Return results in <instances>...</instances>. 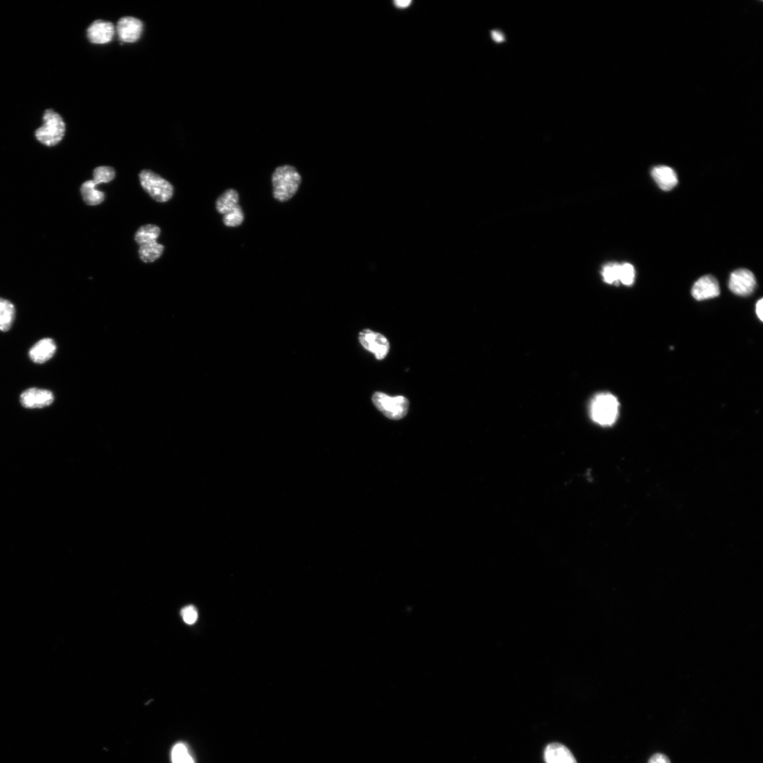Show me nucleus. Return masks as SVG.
<instances>
[{
  "label": "nucleus",
  "mask_w": 763,
  "mask_h": 763,
  "mask_svg": "<svg viewBox=\"0 0 763 763\" xmlns=\"http://www.w3.org/2000/svg\"><path fill=\"white\" fill-rule=\"evenodd\" d=\"M301 182V175L295 166L284 165L277 167L272 175L274 199L279 202L292 200L299 191Z\"/></svg>",
  "instance_id": "f257e3e1"
},
{
  "label": "nucleus",
  "mask_w": 763,
  "mask_h": 763,
  "mask_svg": "<svg viewBox=\"0 0 763 763\" xmlns=\"http://www.w3.org/2000/svg\"><path fill=\"white\" fill-rule=\"evenodd\" d=\"M756 286V280L754 274L746 269H740L735 271L732 274L729 283L731 292L736 295L747 297L753 292Z\"/></svg>",
  "instance_id": "6e6552de"
},
{
  "label": "nucleus",
  "mask_w": 763,
  "mask_h": 763,
  "mask_svg": "<svg viewBox=\"0 0 763 763\" xmlns=\"http://www.w3.org/2000/svg\"><path fill=\"white\" fill-rule=\"evenodd\" d=\"M116 176L115 170L112 167L100 166L94 170V181L96 186L107 184L112 181Z\"/></svg>",
  "instance_id": "aec40b11"
},
{
  "label": "nucleus",
  "mask_w": 763,
  "mask_h": 763,
  "mask_svg": "<svg viewBox=\"0 0 763 763\" xmlns=\"http://www.w3.org/2000/svg\"><path fill=\"white\" fill-rule=\"evenodd\" d=\"M16 309L8 300L0 298V331H9L15 319Z\"/></svg>",
  "instance_id": "dca6fc26"
},
{
  "label": "nucleus",
  "mask_w": 763,
  "mask_h": 763,
  "mask_svg": "<svg viewBox=\"0 0 763 763\" xmlns=\"http://www.w3.org/2000/svg\"><path fill=\"white\" fill-rule=\"evenodd\" d=\"M763 299H760L756 304L755 311L760 321L763 320Z\"/></svg>",
  "instance_id": "bb28decb"
},
{
  "label": "nucleus",
  "mask_w": 763,
  "mask_h": 763,
  "mask_svg": "<svg viewBox=\"0 0 763 763\" xmlns=\"http://www.w3.org/2000/svg\"><path fill=\"white\" fill-rule=\"evenodd\" d=\"M164 249V245L157 241L141 245L139 249V258L143 263H153L161 256Z\"/></svg>",
  "instance_id": "a211bd4d"
},
{
  "label": "nucleus",
  "mask_w": 763,
  "mask_h": 763,
  "mask_svg": "<svg viewBox=\"0 0 763 763\" xmlns=\"http://www.w3.org/2000/svg\"><path fill=\"white\" fill-rule=\"evenodd\" d=\"M648 763H672L670 759L665 754L656 753L649 760Z\"/></svg>",
  "instance_id": "393cba45"
},
{
  "label": "nucleus",
  "mask_w": 763,
  "mask_h": 763,
  "mask_svg": "<svg viewBox=\"0 0 763 763\" xmlns=\"http://www.w3.org/2000/svg\"><path fill=\"white\" fill-rule=\"evenodd\" d=\"M590 416L597 424L610 426L620 414V403L611 393H601L593 399L590 408Z\"/></svg>",
  "instance_id": "7ed1b4c3"
},
{
  "label": "nucleus",
  "mask_w": 763,
  "mask_h": 763,
  "mask_svg": "<svg viewBox=\"0 0 763 763\" xmlns=\"http://www.w3.org/2000/svg\"><path fill=\"white\" fill-rule=\"evenodd\" d=\"M173 763H195L186 746L183 744L175 745L172 751Z\"/></svg>",
  "instance_id": "4be33fe9"
},
{
  "label": "nucleus",
  "mask_w": 763,
  "mask_h": 763,
  "mask_svg": "<svg viewBox=\"0 0 763 763\" xmlns=\"http://www.w3.org/2000/svg\"><path fill=\"white\" fill-rule=\"evenodd\" d=\"M635 271L634 267L629 263L622 265L620 283L626 286H631L635 281Z\"/></svg>",
  "instance_id": "5701e85b"
},
{
  "label": "nucleus",
  "mask_w": 763,
  "mask_h": 763,
  "mask_svg": "<svg viewBox=\"0 0 763 763\" xmlns=\"http://www.w3.org/2000/svg\"><path fill=\"white\" fill-rule=\"evenodd\" d=\"M491 35H492V38L497 43H501L505 40L503 35L501 33H500L499 31L493 30L492 33H491Z\"/></svg>",
  "instance_id": "cd10ccee"
},
{
  "label": "nucleus",
  "mask_w": 763,
  "mask_h": 763,
  "mask_svg": "<svg viewBox=\"0 0 763 763\" xmlns=\"http://www.w3.org/2000/svg\"><path fill=\"white\" fill-rule=\"evenodd\" d=\"M239 194L234 189H228L216 201V209L223 215V223L227 227L236 228L244 222L245 215L239 205Z\"/></svg>",
  "instance_id": "20e7f679"
},
{
  "label": "nucleus",
  "mask_w": 763,
  "mask_h": 763,
  "mask_svg": "<svg viewBox=\"0 0 763 763\" xmlns=\"http://www.w3.org/2000/svg\"><path fill=\"white\" fill-rule=\"evenodd\" d=\"M651 176L658 186L664 191L672 190L678 184V177L674 169L666 166L655 167Z\"/></svg>",
  "instance_id": "2eb2a0df"
},
{
  "label": "nucleus",
  "mask_w": 763,
  "mask_h": 763,
  "mask_svg": "<svg viewBox=\"0 0 763 763\" xmlns=\"http://www.w3.org/2000/svg\"><path fill=\"white\" fill-rule=\"evenodd\" d=\"M96 186L94 180H87L81 187L82 196L88 205H98L105 200L104 193L98 191Z\"/></svg>",
  "instance_id": "f3484780"
},
{
  "label": "nucleus",
  "mask_w": 763,
  "mask_h": 763,
  "mask_svg": "<svg viewBox=\"0 0 763 763\" xmlns=\"http://www.w3.org/2000/svg\"><path fill=\"white\" fill-rule=\"evenodd\" d=\"M412 3V1H411V0H396V1L394 2L395 7L401 9L407 8Z\"/></svg>",
  "instance_id": "a878e982"
},
{
  "label": "nucleus",
  "mask_w": 763,
  "mask_h": 763,
  "mask_svg": "<svg viewBox=\"0 0 763 763\" xmlns=\"http://www.w3.org/2000/svg\"><path fill=\"white\" fill-rule=\"evenodd\" d=\"M161 234V229L155 225H146L140 227L135 234V240L140 246L143 244L156 242Z\"/></svg>",
  "instance_id": "6ab92c4d"
},
{
  "label": "nucleus",
  "mask_w": 763,
  "mask_h": 763,
  "mask_svg": "<svg viewBox=\"0 0 763 763\" xmlns=\"http://www.w3.org/2000/svg\"><path fill=\"white\" fill-rule=\"evenodd\" d=\"M141 187L154 200L159 202H166L173 195L172 185L155 173L150 170H142L139 174Z\"/></svg>",
  "instance_id": "423d86ee"
},
{
  "label": "nucleus",
  "mask_w": 763,
  "mask_h": 763,
  "mask_svg": "<svg viewBox=\"0 0 763 763\" xmlns=\"http://www.w3.org/2000/svg\"><path fill=\"white\" fill-rule=\"evenodd\" d=\"M181 615L184 622L188 625L195 624L198 619V611L193 606H188L182 609Z\"/></svg>",
  "instance_id": "b1692460"
},
{
  "label": "nucleus",
  "mask_w": 763,
  "mask_h": 763,
  "mask_svg": "<svg viewBox=\"0 0 763 763\" xmlns=\"http://www.w3.org/2000/svg\"><path fill=\"white\" fill-rule=\"evenodd\" d=\"M54 401L53 394L47 389L30 388L20 396V402L27 409H40L50 406Z\"/></svg>",
  "instance_id": "1a4fd4ad"
},
{
  "label": "nucleus",
  "mask_w": 763,
  "mask_h": 763,
  "mask_svg": "<svg viewBox=\"0 0 763 763\" xmlns=\"http://www.w3.org/2000/svg\"><path fill=\"white\" fill-rule=\"evenodd\" d=\"M373 403L386 417L392 420L406 416L410 408L409 399L404 396H391L377 392L373 395Z\"/></svg>",
  "instance_id": "39448f33"
},
{
  "label": "nucleus",
  "mask_w": 763,
  "mask_h": 763,
  "mask_svg": "<svg viewBox=\"0 0 763 763\" xmlns=\"http://www.w3.org/2000/svg\"><path fill=\"white\" fill-rule=\"evenodd\" d=\"M622 265L613 263L605 266L602 271L604 281L610 284L620 283Z\"/></svg>",
  "instance_id": "412c9836"
},
{
  "label": "nucleus",
  "mask_w": 763,
  "mask_h": 763,
  "mask_svg": "<svg viewBox=\"0 0 763 763\" xmlns=\"http://www.w3.org/2000/svg\"><path fill=\"white\" fill-rule=\"evenodd\" d=\"M692 293L697 301L716 298L720 294L719 283L712 276H704L695 283Z\"/></svg>",
  "instance_id": "f8f14e48"
},
{
  "label": "nucleus",
  "mask_w": 763,
  "mask_h": 763,
  "mask_svg": "<svg viewBox=\"0 0 763 763\" xmlns=\"http://www.w3.org/2000/svg\"><path fill=\"white\" fill-rule=\"evenodd\" d=\"M143 28L142 21L132 17L121 18L119 21L116 28L120 40L127 44L137 42L141 38Z\"/></svg>",
  "instance_id": "9b49d317"
},
{
  "label": "nucleus",
  "mask_w": 763,
  "mask_h": 763,
  "mask_svg": "<svg viewBox=\"0 0 763 763\" xmlns=\"http://www.w3.org/2000/svg\"><path fill=\"white\" fill-rule=\"evenodd\" d=\"M56 344L52 339L46 338L33 345L29 351V357L35 363H44L56 352Z\"/></svg>",
  "instance_id": "ddd939ff"
},
{
  "label": "nucleus",
  "mask_w": 763,
  "mask_h": 763,
  "mask_svg": "<svg viewBox=\"0 0 763 763\" xmlns=\"http://www.w3.org/2000/svg\"><path fill=\"white\" fill-rule=\"evenodd\" d=\"M66 124L62 117L48 109L43 116V125L35 132V137L46 147L56 146L64 138Z\"/></svg>",
  "instance_id": "f03ea898"
},
{
  "label": "nucleus",
  "mask_w": 763,
  "mask_h": 763,
  "mask_svg": "<svg viewBox=\"0 0 763 763\" xmlns=\"http://www.w3.org/2000/svg\"><path fill=\"white\" fill-rule=\"evenodd\" d=\"M115 33L116 28L112 22L96 20L88 28L87 38L93 44L103 45L112 42Z\"/></svg>",
  "instance_id": "9d476101"
},
{
  "label": "nucleus",
  "mask_w": 763,
  "mask_h": 763,
  "mask_svg": "<svg viewBox=\"0 0 763 763\" xmlns=\"http://www.w3.org/2000/svg\"><path fill=\"white\" fill-rule=\"evenodd\" d=\"M358 340L362 347L374 353L376 359L379 360L385 358L389 353V342L380 333L367 329L360 333Z\"/></svg>",
  "instance_id": "0eeeda50"
},
{
  "label": "nucleus",
  "mask_w": 763,
  "mask_h": 763,
  "mask_svg": "<svg viewBox=\"0 0 763 763\" xmlns=\"http://www.w3.org/2000/svg\"><path fill=\"white\" fill-rule=\"evenodd\" d=\"M544 760L546 763H577L570 750L559 743L547 746L544 751Z\"/></svg>",
  "instance_id": "4468645a"
}]
</instances>
